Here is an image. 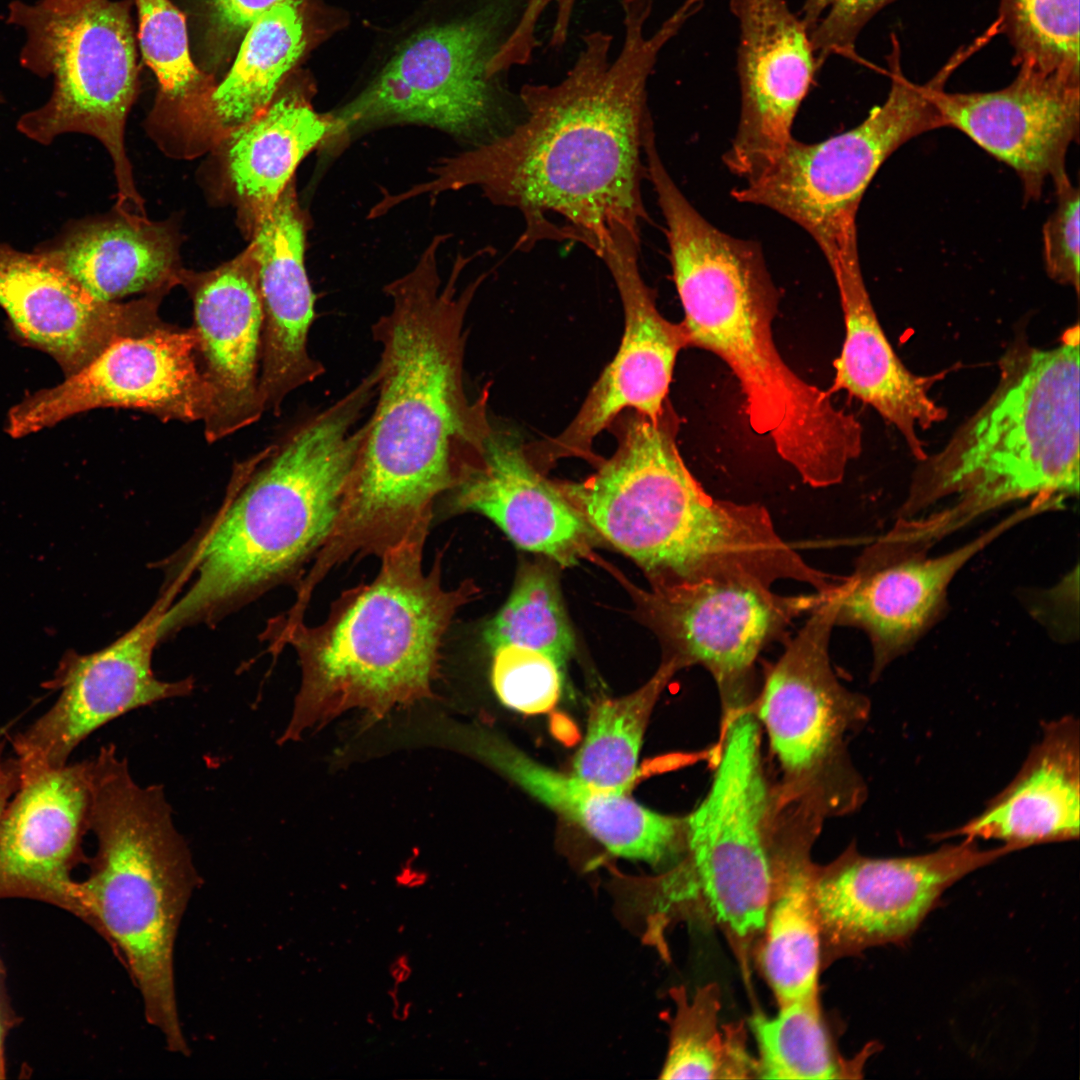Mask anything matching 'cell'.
<instances>
[{
  "instance_id": "obj_1",
  "label": "cell",
  "mask_w": 1080,
  "mask_h": 1080,
  "mask_svg": "<svg viewBox=\"0 0 1080 1080\" xmlns=\"http://www.w3.org/2000/svg\"><path fill=\"white\" fill-rule=\"evenodd\" d=\"M620 4L623 37L616 57L611 34L586 32L562 80L522 86L524 117L510 132L439 160L431 179L397 199L478 187L494 204L522 214L519 250L568 240L601 258L620 238L640 242L648 220L642 197L644 133L652 120L648 81L663 48L701 5L684 0L648 33L653 0Z\"/></svg>"
},
{
  "instance_id": "obj_2",
  "label": "cell",
  "mask_w": 1080,
  "mask_h": 1080,
  "mask_svg": "<svg viewBox=\"0 0 1080 1080\" xmlns=\"http://www.w3.org/2000/svg\"><path fill=\"white\" fill-rule=\"evenodd\" d=\"M437 235L416 265L384 288L389 312L373 327L381 354L377 403L320 551L328 566L377 555L428 534L436 499L491 427L463 383L464 319L479 276L458 290L470 257L458 256L442 285Z\"/></svg>"
},
{
  "instance_id": "obj_3",
  "label": "cell",
  "mask_w": 1080,
  "mask_h": 1080,
  "mask_svg": "<svg viewBox=\"0 0 1080 1080\" xmlns=\"http://www.w3.org/2000/svg\"><path fill=\"white\" fill-rule=\"evenodd\" d=\"M375 392L365 377L279 446L235 471L217 513L177 554L159 625L160 641L212 624L297 576L338 512L363 441L358 422Z\"/></svg>"
},
{
  "instance_id": "obj_4",
  "label": "cell",
  "mask_w": 1080,
  "mask_h": 1080,
  "mask_svg": "<svg viewBox=\"0 0 1080 1080\" xmlns=\"http://www.w3.org/2000/svg\"><path fill=\"white\" fill-rule=\"evenodd\" d=\"M689 345L733 371L751 428L815 488L842 481L862 451V427L831 393L794 373L771 333L776 292L759 245L709 223L673 179L654 185Z\"/></svg>"
},
{
  "instance_id": "obj_5",
  "label": "cell",
  "mask_w": 1080,
  "mask_h": 1080,
  "mask_svg": "<svg viewBox=\"0 0 1080 1080\" xmlns=\"http://www.w3.org/2000/svg\"><path fill=\"white\" fill-rule=\"evenodd\" d=\"M1078 323L1056 346L1018 336L998 361L986 401L934 454L919 460L898 520L933 543L1006 504L1063 507L1079 493Z\"/></svg>"
},
{
  "instance_id": "obj_6",
  "label": "cell",
  "mask_w": 1080,
  "mask_h": 1080,
  "mask_svg": "<svg viewBox=\"0 0 1080 1080\" xmlns=\"http://www.w3.org/2000/svg\"><path fill=\"white\" fill-rule=\"evenodd\" d=\"M662 418L635 412L594 474L555 482L595 534L633 560L651 590L706 579L810 582L813 566L781 538L763 506L705 491Z\"/></svg>"
},
{
  "instance_id": "obj_7",
  "label": "cell",
  "mask_w": 1080,
  "mask_h": 1080,
  "mask_svg": "<svg viewBox=\"0 0 1080 1080\" xmlns=\"http://www.w3.org/2000/svg\"><path fill=\"white\" fill-rule=\"evenodd\" d=\"M426 537L410 538L384 553L377 576L342 592L321 624L268 626L270 648L279 652L291 646L301 668L281 743L350 709L379 718L431 696L443 637L479 589L472 580L446 589L442 553L424 572Z\"/></svg>"
},
{
  "instance_id": "obj_8",
  "label": "cell",
  "mask_w": 1080,
  "mask_h": 1080,
  "mask_svg": "<svg viewBox=\"0 0 1080 1080\" xmlns=\"http://www.w3.org/2000/svg\"><path fill=\"white\" fill-rule=\"evenodd\" d=\"M89 832L97 851L79 882L86 923L119 952L139 989L145 1017L168 1050L189 1054L179 1021L173 952L199 883L161 785L142 787L113 744L91 759Z\"/></svg>"
},
{
  "instance_id": "obj_9",
  "label": "cell",
  "mask_w": 1080,
  "mask_h": 1080,
  "mask_svg": "<svg viewBox=\"0 0 1080 1080\" xmlns=\"http://www.w3.org/2000/svg\"><path fill=\"white\" fill-rule=\"evenodd\" d=\"M6 21L25 33L20 64L53 80L50 98L19 118L18 131L43 145L65 133L97 138L113 160L117 209L144 214L124 147L138 77L130 3L13 0Z\"/></svg>"
},
{
  "instance_id": "obj_10",
  "label": "cell",
  "mask_w": 1080,
  "mask_h": 1080,
  "mask_svg": "<svg viewBox=\"0 0 1080 1080\" xmlns=\"http://www.w3.org/2000/svg\"><path fill=\"white\" fill-rule=\"evenodd\" d=\"M776 808L761 725L750 707L740 709L724 719L712 784L687 817L675 903L696 908L718 927L745 978L765 926Z\"/></svg>"
},
{
  "instance_id": "obj_11",
  "label": "cell",
  "mask_w": 1080,
  "mask_h": 1080,
  "mask_svg": "<svg viewBox=\"0 0 1080 1080\" xmlns=\"http://www.w3.org/2000/svg\"><path fill=\"white\" fill-rule=\"evenodd\" d=\"M528 0H467L447 20L427 24L393 51L368 85L328 115L327 139L384 124L427 125L456 136L489 128L510 98L490 65Z\"/></svg>"
},
{
  "instance_id": "obj_12",
  "label": "cell",
  "mask_w": 1080,
  "mask_h": 1080,
  "mask_svg": "<svg viewBox=\"0 0 1080 1080\" xmlns=\"http://www.w3.org/2000/svg\"><path fill=\"white\" fill-rule=\"evenodd\" d=\"M887 56L891 86L885 101L856 127L822 142L793 137L763 169L731 194L735 200L770 208L789 218L822 250L856 222L862 196L885 160L910 139L945 127L937 93L965 62L956 51L924 84L902 72L895 34Z\"/></svg>"
},
{
  "instance_id": "obj_13",
  "label": "cell",
  "mask_w": 1080,
  "mask_h": 1080,
  "mask_svg": "<svg viewBox=\"0 0 1080 1080\" xmlns=\"http://www.w3.org/2000/svg\"><path fill=\"white\" fill-rule=\"evenodd\" d=\"M831 592L767 670L752 709L783 773L779 797L803 802L824 817L854 811L865 799V783L847 745L870 713L869 700L842 685L831 665Z\"/></svg>"
},
{
  "instance_id": "obj_14",
  "label": "cell",
  "mask_w": 1080,
  "mask_h": 1080,
  "mask_svg": "<svg viewBox=\"0 0 1080 1080\" xmlns=\"http://www.w3.org/2000/svg\"><path fill=\"white\" fill-rule=\"evenodd\" d=\"M977 841L889 858L862 855L851 845L831 863L816 864L821 969L872 947L905 944L948 888L1015 852L1004 844L983 849Z\"/></svg>"
},
{
  "instance_id": "obj_15",
  "label": "cell",
  "mask_w": 1080,
  "mask_h": 1080,
  "mask_svg": "<svg viewBox=\"0 0 1080 1080\" xmlns=\"http://www.w3.org/2000/svg\"><path fill=\"white\" fill-rule=\"evenodd\" d=\"M825 593L784 596L752 580L706 579L640 592L643 621L681 668L698 664L715 680L725 717L749 707L755 662Z\"/></svg>"
},
{
  "instance_id": "obj_16",
  "label": "cell",
  "mask_w": 1080,
  "mask_h": 1080,
  "mask_svg": "<svg viewBox=\"0 0 1080 1080\" xmlns=\"http://www.w3.org/2000/svg\"><path fill=\"white\" fill-rule=\"evenodd\" d=\"M198 334L166 324L119 339L64 381L9 409L5 430L21 438L97 408L137 409L163 421L204 420L210 388L197 366Z\"/></svg>"
},
{
  "instance_id": "obj_17",
  "label": "cell",
  "mask_w": 1080,
  "mask_h": 1080,
  "mask_svg": "<svg viewBox=\"0 0 1080 1080\" xmlns=\"http://www.w3.org/2000/svg\"><path fill=\"white\" fill-rule=\"evenodd\" d=\"M164 606L160 598L108 646L63 657L46 683V688L60 691L56 702L12 739L21 775L62 767L101 726L134 709L192 692V677L164 681L152 668Z\"/></svg>"
},
{
  "instance_id": "obj_18",
  "label": "cell",
  "mask_w": 1080,
  "mask_h": 1080,
  "mask_svg": "<svg viewBox=\"0 0 1080 1080\" xmlns=\"http://www.w3.org/2000/svg\"><path fill=\"white\" fill-rule=\"evenodd\" d=\"M1041 513L1028 503L957 548L930 556L925 550L882 536L832 590L835 626L862 630L872 648L871 679H877L927 632L943 611L948 587L980 551L1011 527Z\"/></svg>"
},
{
  "instance_id": "obj_19",
  "label": "cell",
  "mask_w": 1080,
  "mask_h": 1080,
  "mask_svg": "<svg viewBox=\"0 0 1080 1080\" xmlns=\"http://www.w3.org/2000/svg\"><path fill=\"white\" fill-rule=\"evenodd\" d=\"M639 249L640 242L621 238L600 258L620 295L623 337L573 421L528 454L536 468L565 457H591L595 437L626 409L652 421L663 417L677 354L689 342L682 323L674 324L658 311L639 270Z\"/></svg>"
},
{
  "instance_id": "obj_20",
  "label": "cell",
  "mask_w": 1080,
  "mask_h": 1080,
  "mask_svg": "<svg viewBox=\"0 0 1080 1080\" xmlns=\"http://www.w3.org/2000/svg\"><path fill=\"white\" fill-rule=\"evenodd\" d=\"M167 293L128 303L102 301L43 253L0 243V307L22 343L50 355L65 377L115 341L166 325L158 308Z\"/></svg>"
},
{
  "instance_id": "obj_21",
  "label": "cell",
  "mask_w": 1080,
  "mask_h": 1080,
  "mask_svg": "<svg viewBox=\"0 0 1080 1080\" xmlns=\"http://www.w3.org/2000/svg\"><path fill=\"white\" fill-rule=\"evenodd\" d=\"M90 760L20 776L0 821V899L52 904L86 922L74 868L88 862Z\"/></svg>"
},
{
  "instance_id": "obj_22",
  "label": "cell",
  "mask_w": 1080,
  "mask_h": 1080,
  "mask_svg": "<svg viewBox=\"0 0 1080 1080\" xmlns=\"http://www.w3.org/2000/svg\"><path fill=\"white\" fill-rule=\"evenodd\" d=\"M1014 80L989 92L936 95L945 127L958 129L1011 167L1024 198L1037 200L1045 182L1065 171L1080 125V80L1018 66Z\"/></svg>"
},
{
  "instance_id": "obj_23",
  "label": "cell",
  "mask_w": 1080,
  "mask_h": 1080,
  "mask_svg": "<svg viewBox=\"0 0 1080 1080\" xmlns=\"http://www.w3.org/2000/svg\"><path fill=\"white\" fill-rule=\"evenodd\" d=\"M738 20L741 112L724 162L748 179L792 138L798 109L819 68L807 29L785 0H730Z\"/></svg>"
},
{
  "instance_id": "obj_24",
  "label": "cell",
  "mask_w": 1080,
  "mask_h": 1080,
  "mask_svg": "<svg viewBox=\"0 0 1080 1080\" xmlns=\"http://www.w3.org/2000/svg\"><path fill=\"white\" fill-rule=\"evenodd\" d=\"M180 284L193 301L197 353L211 392L204 434L215 442L265 411L259 393L263 311L252 245L213 270L184 269Z\"/></svg>"
},
{
  "instance_id": "obj_25",
  "label": "cell",
  "mask_w": 1080,
  "mask_h": 1080,
  "mask_svg": "<svg viewBox=\"0 0 1080 1080\" xmlns=\"http://www.w3.org/2000/svg\"><path fill=\"white\" fill-rule=\"evenodd\" d=\"M443 737L580 826L615 856L662 865L675 864L686 854L687 817L654 812L626 792L601 789L558 772L485 728L445 727Z\"/></svg>"
},
{
  "instance_id": "obj_26",
  "label": "cell",
  "mask_w": 1080,
  "mask_h": 1080,
  "mask_svg": "<svg viewBox=\"0 0 1080 1080\" xmlns=\"http://www.w3.org/2000/svg\"><path fill=\"white\" fill-rule=\"evenodd\" d=\"M449 492L452 512L484 515L521 549L564 567L591 553L595 532L512 434L490 429Z\"/></svg>"
},
{
  "instance_id": "obj_27",
  "label": "cell",
  "mask_w": 1080,
  "mask_h": 1080,
  "mask_svg": "<svg viewBox=\"0 0 1080 1080\" xmlns=\"http://www.w3.org/2000/svg\"><path fill=\"white\" fill-rule=\"evenodd\" d=\"M837 284L845 339L833 363L831 394L844 390L874 408L899 431L917 461L926 457L918 435L947 418L930 395L947 371L919 375L893 350L877 318L861 272L856 225L846 228L823 251Z\"/></svg>"
},
{
  "instance_id": "obj_28",
  "label": "cell",
  "mask_w": 1080,
  "mask_h": 1080,
  "mask_svg": "<svg viewBox=\"0 0 1080 1080\" xmlns=\"http://www.w3.org/2000/svg\"><path fill=\"white\" fill-rule=\"evenodd\" d=\"M250 227L263 311L259 393L265 411L277 415L292 391L323 372L307 348L315 297L305 268V221L293 180Z\"/></svg>"
},
{
  "instance_id": "obj_29",
  "label": "cell",
  "mask_w": 1080,
  "mask_h": 1080,
  "mask_svg": "<svg viewBox=\"0 0 1080 1080\" xmlns=\"http://www.w3.org/2000/svg\"><path fill=\"white\" fill-rule=\"evenodd\" d=\"M823 819L804 803L777 801L770 892L755 960L778 1006L818 993L820 931L811 848Z\"/></svg>"
},
{
  "instance_id": "obj_30",
  "label": "cell",
  "mask_w": 1080,
  "mask_h": 1080,
  "mask_svg": "<svg viewBox=\"0 0 1080 1080\" xmlns=\"http://www.w3.org/2000/svg\"><path fill=\"white\" fill-rule=\"evenodd\" d=\"M1080 734L1072 715L1050 721L1010 783L977 816L934 838L998 840L1018 851L1077 840Z\"/></svg>"
},
{
  "instance_id": "obj_31",
  "label": "cell",
  "mask_w": 1080,
  "mask_h": 1080,
  "mask_svg": "<svg viewBox=\"0 0 1080 1080\" xmlns=\"http://www.w3.org/2000/svg\"><path fill=\"white\" fill-rule=\"evenodd\" d=\"M117 211L112 218L68 224L35 250L102 301L179 285L184 268L175 232L143 215Z\"/></svg>"
},
{
  "instance_id": "obj_32",
  "label": "cell",
  "mask_w": 1080,
  "mask_h": 1080,
  "mask_svg": "<svg viewBox=\"0 0 1080 1080\" xmlns=\"http://www.w3.org/2000/svg\"><path fill=\"white\" fill-rule=\"evenodd\" d=\"M301 0L276 4L243 34L236 59L199 111L182 124L195 148L225 141L262 113L306 47Z\"/></svg>"
},
{
  "instance_id": "obj_33",
  "label": "cell",
  "mask_w": 1080,
  "mask_h": 1080,
  "mask_svg": "<svg viewBox=\"0 0 1080 1080\" xmlns=\"http://www.w3.org/2000/svg\"><path fill=\"white\" fill-rule=\"evenodd\" d=\"M330 131L296 91L276 96L253 120L225 140L227 176L249 223L268 210L293 180L299 163Z\"/></svg>"
},
{
  "instance_id": "obj_34",
  "label": "cell",
  "mask_w": 1080,
  "mask_h": 1080,
  "mask_svg": "<svg viewBox=\"0 0 1080 1080\" xmlns=\"http://www.w3.org/2000/svg\"><path fill=\"white\" fill-rule=\"evenodd\" d=\"M751 1028L758 1046L757 1077L761 1079L862 1078L871 1044L852 1059L837 1050L824 1022L818 994L778 1006L774 1017L753 1014Z\"/></svg>"
},
{
  "instance_id": "obj_35",
  "label": "cell",
  "mask_w": 1080,
  "mask_h": 1080,
  "mask_svg": "<svg viewBox=\"0 0 1080 1080\" xmlns=\"http://www.w3.org/2000/svg\"><path fill=\"white\" fill-rule=\"evenodd\" d=\"M676 1012L662 1079H747L757 1077V1061L748 1052L742 1022L719 1025L721 991L716 983L687 998L683 987L672 990Z\"/></svg>"
},
{
  "instance_id": "obj_36",
  "label": "cell",
  "mask_w": 1080,
  "mask_h": 1080,
  "mask_svg": "<svg viewBox=\"0 0 1080 1080\" xmlns=\"http://www.w3.org/2000/svg\"><path fill=\"white\" fill-rule=\"evenodd\" d=\"M681 669L664 658L653 677L635 692L597 704L573 763V775L595 787L626 792L632 784L642 738L657 699Z\"/></svg>"
},
{
  "instance_id": "obj_37",
  "label": "cell",
  "mask_w": 1080,
  "mask_h": 1080,
  "mask_svg": "<svg viewBox=\"0 0 1080 1080\" xmlns=\"http://www.w3.org/2000/svg\"><path fill=\"white\" fill-rule=\"evenodd\" d=\"M483 637L491 650L525 646L549 655L561 668L565 665L575 651V636L548 564H522L509 598L486 624Z\"/></svg>"
},
{
  "instance_id": "obj_38",
  "label": "cell",
  "mask_w": 1080,
  "mask_h": 1080,
  "mask_svg": "<svg viewBox=\"0 0 1080 1080\" xmlns=\"http://www.w3.org/2000/svg\"><path fill=\"white\" fill-rule=\"evenodd\" d=\"M142 56L154 72L159 103L183 124L193 117L216 85L193 62L185 16L171 0H135Z\"/></svg>"
},
{
  "instance_id": "obj_39",
  "label": "cell",
  "mask_w": 1080,
  "mask_h": 1080,
  "mask_svg": "<svg viewBox=\"0 0 1080 1080\" xmlns=\"http://www.w3.org/2000/svg\"><path fill=\"white\" fill-rule=\"evenodd\" d=\"M995 22L1014 66L1080 80L1079 0H999Z\"/></svg>"
},
{
  "instance_id": "obj_40",
  "label": "cell",
  "mask_w": 1080,
  "mask_h": 1080,
  "mask_svg": "<svg viewBox=\"0 0 1080 1080\" xmlns=\"http://www.w3.org/2000/svg\"><path fill=\"white\" fill-rule=\"evenodd\" d=\"M492 651L491 682L505 706L525 714H541L556 705L562 688V668L553 658L513 644Z\"/></svg>"
},
{
  "instance_id": "obj_41",
  "label": "cell",
  "mask_w": 1080,
  "mask_h": 1080,
  "mask_svg": "<svg viewBox=\"0 0 1080 1080\" xmlns=\"http://www.w3.org/2000/svg\"><path fill=\"white\" fill-rule=\"evenodd\" d=\"M897 0H806L803 21L819 67L832 55L856 62L859 34L883 8Z\"/></svg>"
},
{
  "instance_id": "obj_42",
  "label": "cell",
  "mask_w": 1080,
  "mask_h": 1080,
  "mask_svg": "<svg viewBox=\"0 0 1080 1080\" xmlns=\"http://www.w3.org/2000/svg\"><path fill=\"white\" fill-rule=\"evenodd\" d=\"M1056 207L1043 226V258L1048 276L1079 291V189L1065 171L1053 178Z\"/></svg>"
},
{
  "instance_id": "obj_43",
  "label": "cell",
  "mask_w": 1080,
  "mask_h": 1080,
  "mask_svg": "<svg viewBox=\"0 0 1080 1080\" xmlns=\"http://www.w3.org/2000/svg\"><path fill=\"white\" fill-rule=\"evenodd\" d=\"M287 0H208L216 32L226 39L243 35L263 12Z\"/></svg>"
},
{
  "instance_id": "obj_44",
  "label": "cell",
  "mask_w": 1080,
  "mask_h": 1080,
  "mask_svg": "<svg viewBox=\"0 0 1080 1080\" xmlns=\"http://www.w3.org/2000/svg\"><path fill=\"white\" fill-rule=\"evenodd\" d=\"M6 741L0 736V821L20 785V768L15 758L5 754Z\"/></svg>"
},
{
  "instance_id": "obj_45",
  "label": "cell",
  "mask_w": 1080,
  "mask_h": 1080,
  "mask_svg": "<svg viewBox=\"0 0 1080 1080\" xmlns=\"http://www.w3.org/2000/svg\"><path fill=\"white\" fill-rule=\"evenodd\" d=\"M20 1019L13 1010L7 993L6 970L0 959V1079L6 1076L5 1040Z\"/></svg>"
},
{
  "instance_id": "obj_46",
  "label": "cell",
  "mask_w": 1080,
  "mask_h": 1080,
  "mask_svg": "<svg viewBox=\"0 0 1080 1080\" xmlns=\"http://www.w3.org/2000/svg\"><path fill=\"white\" fill-rule=\"evenodd\" d=\"M550 1L556 2V3L561 4V5H570V4L575 3L577 0H550Z\"/></svg>"
},
{
  "instance_id": "obj_47",
  "label": "cell",
  "mask_w": 1080,
  "mask_h": 1080,
  "mask_svg": "<svg viewBox=\"0 0 1080 1080\" xmlns=\"http://www.w3.org/2000/svg\"><path fill=\"white\" fill-rule=\"evenodd\" d=\"M0 102H2V96L0 95Z\"/></svg>"
}]
</instances>
